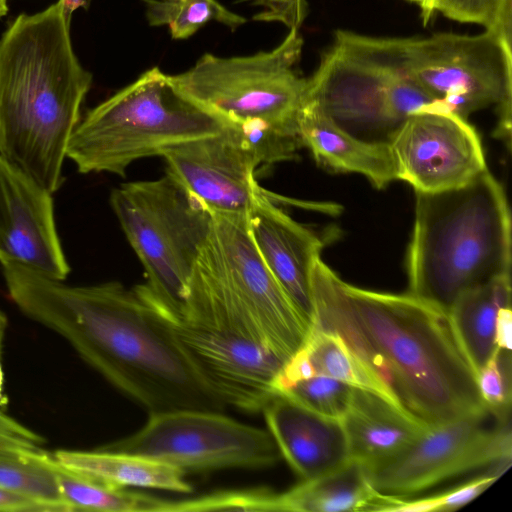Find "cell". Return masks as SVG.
<instances>
[{
	"mask_svg": "<svg viewBox=\"0 0 512 512\" xmlns=\"http://www.w3.org/2000/svg\"><path fill=\"white\" fill-rule=\"evenodd\" d=\"M0 265L17 307L65 338L148 414L227 407L198 376L139 285L69 286L13 262Z\"/></svg>",
	"mask_w": 512,
	"mask_h": 512,
	"instance_id": "6da1fadb",
	"label": "cell"
},
{
	"mask_svg": "<svg viewBox=\"0 0 512 512\" xmlns=\"http://www.w3.org/2000/svg\"><path fill=\"white\" fill-rule=\"evenodd\" d=\"M311 294V325L338 334L427 427L485 407L447 312L409 293L353 286L321 257L312 270Z\"/></svg>",
	"mask_w": 512,
	"mask_h": 512,
	"instance_id": "7a4b0ae2",
	"label": "cell"
},
{
	"mask_svg": "<svg viewBox=\"0 0 512 512\" xmlns=\"http://www.w3.org/2000/svg\"><path fill=\"white\" fill-rule=\"evenodd\" d=\"M92 74L79 62L58 2L20 14L0 39V156L50 193Z\"/></svg>",
	"mask_w": 512,
	"mask_h": 512,
	"instance_id": "3957f363",
	"label": "cell"
},
{
	"mask_svg": "<svg viewBox=\"0 0 512 512\" xmlns=\"http://www.w3.org/2000/svg\"><path fill=\"white\" fill-rule=\"evenodd\" d=\"M409 294L448 312L465 291L511 275V217L486 168L459 187L416 192Z\"/></svg>",
	"mask_w": 512,
	"mask_h": 512,
	"instance_id": "277c9868",
	"label": "cell"
},
{
	"mask_svg": "<svg viewBox=\"0 0 512 512\" xmlns=\"http://www.w3.org/2000/svg\"><path fill=\"white\" fill-rule=\"evenodd\" d=\"M181 313L250 339L283 363L310 328L259 255L246 215L214 214Z\"/></svg>",
	"mask_w": 512,
	"mask_h": 512,
	"instance_id": "5b68a950",
	"label": "cell"
},
{
	"mask_svg": "<svg viewBox=\"0 0 512 512\" xmlns=\"http://www.w3.org/2000/svg\"><path fill=\"white\" fill-rule=\"evenodd\" d=\"M225 123L181 95L159 67L88 110L70 138L67 158L78 172L125 176L135 161L214 135Z\"/></svg>",
	"mask_w": 512,
	"mask_h": 512,
	"instance_id": "8992f818",
	"label": "cell"
},
{
	"mask_svg": "<svg viewBox=\"0 0 512 512\" xmlns=\"http://www.w3.org/2000/svg\"><path fill=\"white\" fill-rule=\"evenodd\" d=\"M356 48L396 69L435 102L465 119L495 105V136L511 143L512 44L484 31L428 37H374L340 30Z\"/></svg>",
	"mask_w": 512,
	"mask_h": 512,
	"instance_id": "52a82bcc",
	"label": "cell"
},
{
	"mask_svg": "<svg viewBox=\"0 0 512 512\" xmlns=\"http://www.w3.org/2000/svg\"><path fill=\"white\" fill-rule=\"evenodd\" d=\"M109 201L143 266L142 287L157 303L181 311L214 213L167 172L159 179L123 183Z\"/></svg>",
	"mask_w": 512,
	"mask_h": 512,
	"instance_id": "ba28073f",
	"label": "cell"
},
{
	"mask_svg": "<svg viewBox=\"0 0 512 512\" xmlns=\"http://www.w3.org/2000/svg\"><path fill=\"white\" fill-rule=\"evenodd\" d=\"M303 39L291 28L270 51L248 56L203 54L188 70L168 75L185 98L225 125H266L298 132V111L306 78L296 71Z\"/></svg>",
	"mask_w": 512,
	"mask_h": 512,
	"instance_id": "9c48e42d",
	"label": "cell"
},
{
	"mask_svg": "<svg viewBox=\"0 0 512 512\" xmlns=\"http://www.w3.org/2000/svg\"><path fill=\"white\" fill-rule=\"evenodd\" d=\"M303 100L336 126L367 142H387L411 114L435 101L396 69L349 43L337 30L306 78Z\"/></svg>",
	"mask_w": 512,
	"mask_h": 512,
	"instance_id": "30bf717a",
	"label": "cell"
},
{
	"mask_svg": "<svg viewBox=\"0 0 512 512\" xmlns=\"http://www.w3.org/2000/svg\"><path fill=\"white\" fill-rule=\"evenodd\" d=\"M148 415L138 431L97 449L142 456L184 473L266 468L281 458L268 430L223 412L178 409Z\"/></svg>",
	"mask_w": 512,
	"mask_h": 512,
	"instance_id": "8fae6325",
	"label": "cell"
},
{
	"mask_svg": "<svg viewBox=\"0 0 512 512\" xmlns=\"http://www.w3.org/2000/svg\"><path fill=\"white\" fill-rule=\"evenodd\" d=\"M510 415L484 407L428 428L397 454L366 465L372 486L402 498L489 464H510Z\"/></svg>",
	"mask_w": 512,
	"mask_h": 512,
	"instance_id": "7c38bea8",
	"label": "cell"
},
{
	"mask_svg": "<svg viewBox=\"0 0 512 512\" xmlns=\"http://www.w3.org/2000/svg\"><path fill=\"white\" fill-rule=\"evenodd\" d=\"M139 286L198 376L226 406L258 412L276 396L274 382L283 365L278 357L250 339L160 305Z\"/></svg>",
	"mask_w": 512,
	"mask_h": 512,
	"instance_id": "4fadbf2b",
	"label": "cell"
},
{
	"mask_svg": "<svg viewBox=\"0 0 512 512\" xmlns=\"http://www.w3.org/2000/svg\"><path fill=\"white\" fill-rule=\"evenodd\" d=\"M397 180L415 192H438L469 182L487 168L480 137L467 119L425 109L409 115L388 141Z\"/></svg>",
	"mask_w": 512,
	"mask_h": 512,
	"instance_id": "5bb4252c",
	"label": "cell"
},
{
	"mask_svg": "<svg viewBox=\"0 0 512 512\" xmlns=\"http://www.w3.org/2000/svg\"><path fill=\"white\" fill-rule=\"evenodd\" d=\"M162 157L167 173L214 214L246 215L258 187L254 156L239 132H220L178 144Z\"/></svg>",
	"mask_w": 512,
	"mask_h": 512,
	"instance_id": "9a60e30c",
	"label": "cell"
},
{
	"mask_svg": "<svg viewBox=\"0 0 512 512\" xmlns=\"http://www.w3.org/2000/svg\"><path fill=\"white\" fill-rule=\"evenodd\" d=\"M52 195L0 156V262L64 281L70 266L57 232Z\"/></svg>",
	"mask_w": 512,
	"mask_h": 512,
	"instance_id": "2e32d148",
	"label": "cell"
},
{
	"mask_svg": "<svg viewBox=\"0 0 512 512\" xmlns=\"http://www.w3.org/2000/svg\"><path fill=\"white\" fill-rule=\"evenodd\" d=\"M246 222L263 262L310 326L311 276L323 242L271 200L261 186L246 214Z\"/></svg>",
	"mask_w": 512,
	"mask_h": 512,
	"instance_id": "e0dca14e",
	"label": "cell"
},
{
	"mask_svg": "<svg viewBox=\"0 0 512 512\" xmlns=\"http://www.w3.org/2000/svg\"><path fill=\"white\" fill-rule=\"evenodd\" d=\"M262 412L280 456L301 481L328 473L350 459L340 419L320 415L279 394Z\"/></svg>",
	"mask_w": 512,
	"mask_h": 512,
	"instance_id": "ac0fdd59",
	"label": "cell"
},
{
	"mask_svg": "<svg viewBox=\"0 0 512 512\" xmlns=\"http://www.w3.org/2000/svg\"><path fill=\"white\" fill-rule=\"evenodd\" d=\"M298 132L302 147L327 169L361 174L378 189L397 180L387 142H367L352 136L303 99L298 111Z\"/></svg>",
	"mask_w": 512,
	"mask_h": 512,
	"instance_id": "d6986e66",
	"label": "cell"
},
{
	"mask_svg": "<svg viewBox=\"0 0 512 512\" xmlns=\"http://www.w3.org/2000/svg\"><path fill=\"white\" fill-rule=\"evenodd\" d=\"M341 421L350 458L365 465L397 454L429 428L381 396L358 388Z\"/></svg>",
	"mask_w": 512,
	"mask_h": 512,
	"instance_id": "ffe728a7",
	"label": "cell"
},
{
	"mask_svg": "<svg viewBox=\"0 0 512 512\" xmlns=\"http://www.w3.org/2000/svg\"><path fill=\"white\" fill-rule=\"evenodd\" d=\"M391 500L371 484L367 467L349 459L340 467L273 493L271 511L360 512L384 511Z\"/></svg>",
	"mask_w": 512,
	"mask_h": 512,
	"instance_id": "44dd1931",
	"label": "cell"
},
{
	"mask_svg": "<svg viewBox=\"0 0 512 512\" xmlns=\"http://www.w3.org/2000/svg\"><path fill=\"white\" fill-rule=\"evenodd\" d=\"M63 467L115 488H152L190 494L192 485L184 472L142 456L95 449L57 450L51 454Z\"/></svg>",
	"mask_w": 512,
	"mask_h": 512,
	"instance_id": "7402d4cb",
	"label": "cell"
},
{
	"mask_svg": "<svg viewBox=\"0 0 512 512\" xmlns=\"http://www.w3.org/2000/svg\"><path fill=\"white\" fill-rule=\"evenodd\" d=\"M511 305V275L462 293L447 314L458 343L475 373L491 357L500 308Z\"/></svg>",
	"mask_w": 512,
	"mask_h": 512,
	"instance_id": "603a6c76",
	"label": "cell"
},
{
	"mask_svg": "<svg viewBox=\"0 0 512 512\" xmlns=\"http://www.w3.org/2000/svg\"><path fill=\"white\" fill-rule=\"evenodd\" d=\"M301 346L306 351L316 375L328 376L352 387L375 393L405 410L389 388L335 332L311 325Z\"/></svg>",
	"mask_w": 512,
	"mask_h": 512,
	"instance_id": "cb8c5ba5",
	"label": "cell"
},
{
	"mask_svg": "<svg viewBox=\"0 0 512 512\" xmlns=\"http://www.w3.org/2000/svg\"><path fill=\"white\" fill-rule=\"evenodd\" d=\"M52 461L69 511L172 512L174 500L110 487L63 467L53 457Z\"/></svg>",
	"mask_w": 512,
	"mask_h": 512,
	"instance_id": "d4e9b609",
	"label": "cell"
},
{
	"mask_svg": "<svg viewBox=\"0 0 512 512\" xmlns=\"http://www.w3.org/2000/svg\"><path fill=\"white\" fill-rule=\"evenodd\" d=\"M0 486L46 503L54 511H69L51 454L39 448L0 440Z\"/></svg>",
	"mask_w": 512,
	"mask_h": 512,
	"instance_id": "484cf974",
	"label": "cell"
},
{
	"mask_svg": "<svg viewBox=\"0 0 512 512\" xmlns=\"http://www.w3.org/2000/svg\"><path fill=\"white\" fill-rule=\"evenodd\" d=\"M149 26L168 28L174 40L188 39L211 21L232 31L244 25L243 16L218 0H141Z\"/></svg>",
	"mask_w": 512,
	"mask_h": 512,
	"instance_id": "4316f807",
	"label": "cell"
},
{
	"mask_svg": "<svg viewBox=\"0 0 512 512\" xmlns=\"http://www.w3.org/2000/svg\"><path fill=\"white\" fill-rule=\"evenodd\" d=\"M355 387L337 379L315 375L300 380L279 395L329 418L342 419L352 401Z\"/></svg>",
	"mask_w": 512,
	"mask_h": 512,
	"instance_id": "83f0119b",
	"label": "cell"
},
{
	"mask_svg": "<svg viewBox=\"0 0 512 512\" xmlns=\"http://www.w3.org/2000/svg\"><path fill=\"white\" fill-rule=\"evenodd\" d=\"M434 10L454 21L481 25L512 44V0H436Z\"/></svg>",
	"mask_w": 512,
	"mask_h": 512,
	"instance_id": "f1b7e54d",
	"label": "cell"
},
{
	"mask_svg": "<svg viewBox=\"0 0 512 512\" xmlns=\"http://www.w3.org/2000/svg\"><path fill=\"white\" fill-rule=\"evenodd\" d=\"M476 383L482 403L495 415L505 417L511 411V352L496 347L477 371Z\"/></svg>",
	"mask_w": 512,
	"mask_h": 512,
	"instance_id": "f546056e",
	"label": "cell"
},
{
	"mask_svg": "<svg viewBox=\"0 0 512 512\" xmlns=\"http://www.w3.org/2000/svg\"><path fill=\"white\" fill-rule=\"evenodd\" d=\"M505 470V468H498L491 474L479 476L435 496L408 500L405 509L407 512L457 510L482 494Z\"/></svg>",
	"mask_w": 512,
	"mask_h": 512,
	"instance_id": "4dcf8cb0",
	"label": "cell"
},
{
	"mask_svg": "<svg viewBox=\"0 0 512 512\" xmlns=\"http://www.w3.org/2000/svg\"><path fill=\"white\" fill-rule=\"evenodd\" d=\"M264 7L261 13L254 16L258 21H281L290 29L301 26L308 14V7H303L293 0H242Z\"/></svg>",
	"mask_w": 512,
	"mask_h": 512,
	"instance_id": "1f68e13d",
	"label": "cell"
},
{
	"mask_svg": "<svg viewBox=\"0 0 512 512\" xmlns=\"http://www.w3.org/2000/svg\"><path fill=\"white\" fill-rule=\"evenodd\" d=\"M0 511H54L51 506L0 486Z\"/></svg>",
	"mask_w": 512,
	"mask_h": 512,
	"instance_id": "d6a6232c",
	"label": "cell"
},
{
	"mask_svg": "<svg viewBox=\"0 0 512 512\" xmlns=\"http://www.w3.org/2000/svg\"><path fill=\"white\" fill-rule=\"evenodd\" d=\"M512 311L511 305L500 308L495 325V345L498 349L511 352Z\"/></svg>",
	"mask_w": 512,
	"mask_h": 512,
	"instance_id": "836d02e7",
	"label": "cell"
},
{
	"mask_svg": "<svg viewBox=\"0 0 512 512\" xmlns=\"http://www.w3.org/2000/svg\"><path fill=\"white\" fill-rule=\"evenodd\" d=\"M90 2L91 0H58V4L61 6L64 17L70 24L73 12L78 8L87 9Z\"/></svg>",
	"mask_w": 512,
	"mask_h": 512,
	"instance_id": "e575fe53",
	"label": "cell"
},
{
	"mask_svg": "<svg viewBox=\"0 0 512 512\" xmlns=\"http://www.w3.org/2000/svg\"><path fill=\"white\" fill-rule=\"evenodd\" d=\"M436 0H419L418 5L421 10V17L424 25H426L435 13L434 5Z\"/></svg>",
	"mask_w": 512,
	"mask_h": 512,
	"instance_id": "d590c367",
	"label": "cell"
},
{
	"mask_svg": "<svg viewBox=\"0 0 512 512\" xmlns=\"http://www.w3.org/2000/svg\"><path fill=\"white\" fill-rule=\"evenodd\" d=\"M6 325H7V319H6L5 315L2 313V311L0 310V359H1L2 345H3V339H4L5 330H6Z\"/></svg>",
	"mask_w": 512,
	"mask_h": 512,
	"instance_id": "8d00e7d4",
	"label": "cell"
},
{
	"mask_svg": "<svg viewBox=\"0 0 512 512\" xmlns=\"http://www.w3.org/2000/svg\"><path fill=\"white\" fill-rule=\"evenodd\" d=\"M3 384H4V373L0 362V404L6 402V398L3 395Z\"/></svg>",
	"mask_w": 512,
	"mask_h": 512,
	"instance_id": "74e56055",
	"label": "cell"
},
{
	"mask_svg": "<svg viewBox=\"0 0 512 512\" xmlns=\"http://www.w3.org/2000/svg\"><path fill=\"white\" fill-rule=\"evenodd\" d=\"M7 1L8 0H0V18L5 16L6 13L8 12V4H7Z\"/></svg>",
	"mask_w": 512,
	"mask_h": 512,
	"instance_id": "f35d334b",
	"label": "cell"
},
{
	"mask_svg": "<svg viewBox=\"0 0 512 512\" xmlns=\"http://www.w3.org/2000/svg\"><path fill=\"white\" fill-rule=\"evenodd\" d=\"M295 3H297L298 5L300 6H303V7H308V4H307V1L306 0H293Z\"/></svg>",
	"mask_w": 512,
	"mask_h": 512,
	"instance_id": "ab89813d",
	"label": "cell"
},
{
	"mask_svg": "<svg viewBox=\"0 0 512 512\" xmlns=\"http://www.w3.org/2000/svg\"><path fill=\"white\" fill-rule=\"evenodd\" d=\"M406 1L418 3L419 0H406Z\"/></svg>",
	"mask_w": 512,
	"mask_h": 512,
	"instance_id": "60d3db41",
	"label": "cell"
}]
</instances>
